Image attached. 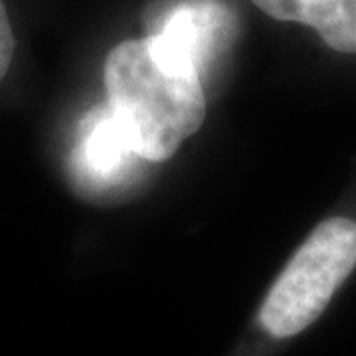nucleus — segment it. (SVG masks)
I'll return each mask as SVG.
<instances>
[{
    "mask_svg": "<svg viewBox=\"0 0 356 356\" xmlns=\"http://www.w3.org/2000/svg\"><path fill=\"white\" fill-rule=\"evenodd\" d=\"M105 89L107 107L143 161L170 159L206 117L202 77L151 38L125 40L109 51Z\"/></svg>",
    "mask_w": 356,
    "mask_h": 356,
    "instance_id": "nucleus-1",
    "label": "nucleus"
},
{
    "mask_svg": "<svg viewBox=\"0 0 356 356\" xmlns=\"http://www.w3.org/2000/svg\"><path fill=\"white\" fill-rule=\"evenodd\" d=\"M356 267V222L329 218L295 252L257 311V327L283 343L317 321Z\"/></svg>",
    "mask_w": 356,
    "mask_h": 356,
    "instance_id": "nucleus-2",
    "label": "nucleus"
},
{
    "mask_svg": "<svg viewBox=\"0 0 356 356\" xmlns=\"http://www.w3.org/2000/svg\"><path fill=\"white\" fill-rule=\"evenodd\" d=\"M234 16L220 0H170L151 22L149 38L178 64L202 77L229 42Z\"/></svg>",
    "mask_w": 356,
    "mask_h": 356,
    "instance_id": "nucleus-3",
    "label": "nucleus"
},
{
    "mask_svg": "<svg viewBox=\"0 0 356 356\" xmlns=\"http://www.w3.org/2000/svg\"><path fill=\"white\" fill-rule=\"evenodd\" d=\"M137 161L140 156L129 145L107 105L83 115L70 159L72 172L81 188H115L133 177Z\"/></svg>",
    "mask_w": 356,
    "mask_h": 356,
    "instance_id": "nucleus-4",
    "label": "nucleus"
},
{
    "mask_svg": "<svg viewBox=\"0 0 356 356\" xmlns=\"http://www.w3.org/2000/svg\"><path fill=\"white\" fill-rule=\"evenodd\" d=\"M267 16L318 32L334 51L356 54V0H252Z\"/></svg>",
    "mask_w": 356,
    "mask_h": 356,
    "instance_id": "nucleus-5",
    "label": "nucleus"
},
{
    "mask_svg": "<svg viewBox=\"0 0 356 356\" xmlns=\"http://www.w3.org/2000/svg\"><path fill=\"white\" fill-rule=\"evenodd\" d=\"M14 56V34L4 2L0 0V81L8 74Z\"/></svg>",
    "mask_w": 356,
    "mask_h": 356,
    "instance_id": "nucleus-6",
    "label": "nucleus"
}]
</instances>
